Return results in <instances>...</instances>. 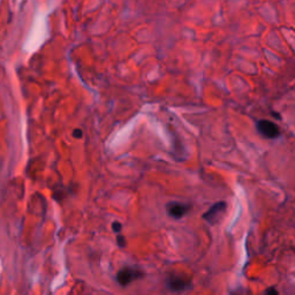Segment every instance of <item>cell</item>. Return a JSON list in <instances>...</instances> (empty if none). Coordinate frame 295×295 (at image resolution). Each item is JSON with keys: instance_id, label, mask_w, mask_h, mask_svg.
Returning <instances> with one entry per match:
<instances>
[{"instance_id": "obj_1", "label": "cell", "mask_w": 295, "mask_h": 295, "mask_svg": "<svg viewBox=\"0 0 295 295\" xmlns=\"http://www.w3.org/2000/svg\"><path fill=\"white\" fill-rule=\"evenodd\" d=\"M143 277L144 272L138 267H125L121 270H119L118 274H116V281L121 286H127L133 281L141 279Z\"/></svg>"}, {"instance_id": "obj_2", "label": "cell", "mask_w": 295, "mask_h": 295, "mask_svg": "<svg viewBox=\"0 0 295 295\" xmlns=\"http://www.w3.org/2000/svg\"><path fill=\"white\" fill-rule=\"evenodd\" d=\"M166 285L168 290L173 292H182L186 291L188 288L192 287V281L188 279L187 277H184L182 274H170L168 275Z\"/></svg>"}, {"instance_id": "obj_3", "label": "cell", "mask_w": 295, "mask_h": 295, "mask_svg": "<svg viewBox=\"0 0 295 295\" xmlns=\"http://www.w3.org/2000/svg\"><path fill=\"white\" fill-rule=\"evenodd\" d=\"M226 211V203L225 202H217L213 205L210 206V209L207 210L205 213H203L202 218L205 220L206 223H209L210 225H215V224L219 223V220L222 219V217Z\"/></svg>"}, {"instance_id": "obj_4", "label": "cell", "mask_w": 295, "mask_h": 295, "mask_svg": "<svg viewBox=\"0 0 295 295\" xmlns=\"http://www.w3.org/2000/svg\"><path fill=\"white\" fill-rule=\"evenodd\" d=\"M256 127H257L259 134L265 138L273 140V138H277L280 135L279 127L272 121H269V120H259Z\"/></svg>"}, {"instance_id": "obj_5", "label": "cell", "mask_w": 295, "mask_h": 295, "mask_svg": "<svg viewBox=\"0 0 295 295\" xmlns=\"http://www.w3.org/2000/svg\"><path fill=\"white\" fill-rule=\"evenodd\" d=\"M190 206L188 204L183 202H178V201H173L170 202L166 205V210L168 216L172 217L174 219H181L182 217L187 215V212L189 211Z\"/></svg>"}, {"instance_id": "obj_6", "label": "cell", "mask_w": 295, "mask_h": 295, "mask_svg": "<svg viewBox=\"0 0 295 295\" xmlns=\"http://www.w3.org/2000/svg\"><path fill=\"white\" fill-rule=\"evenodd\" d=\"M119 235H116V242H118V246L121 248L126 247V239L124 235H121L120 233H118Z\"/></svg>"}, {"instance_id": "obj_7", "label": "cell", "mask_w": 295, "mask_h": 295, "mask_svg": "<svg viewBox=\"0 0 295 295\" xmlns=\"http://www.w3.org/2000/svg\"><path fill=\"white\" fill-rule=\"evenodd\" d=\"M112 228L115 233H120V232H121V229H122V225L118 222H114L112 224Z\"/></svg>"}, {"instance_id": "obj_8", "label": "cell", "mask_w": 295, "mask_h": 295, "mask_svg": "<svg viewBox=\"0 0 295 295\" xmlns=\"http://www.w3.org/2000/svg\"><path fill=\"white\" fill-rule=\"evenodd\" d=\"M264 295H279V293H278V291L275 290L274 287H270V288H268Z\"/></svg>"}, {"instance_id": "obj_9", "label": "cell", "mask_w": 295, "mask_h": 295, "mask_svg": "<svg viewBox=\"0 0 295 295\" xmlns=\"http://www.w3.org/2000/svg\"><path fill=\"white\" fill-rule=\"evenodd\" d=\"M73 136H74V137H75V138H81V137H82V136H83V132L81 131V129H79V128H77V129H74Z\"/></svg>"}]
</instances>
